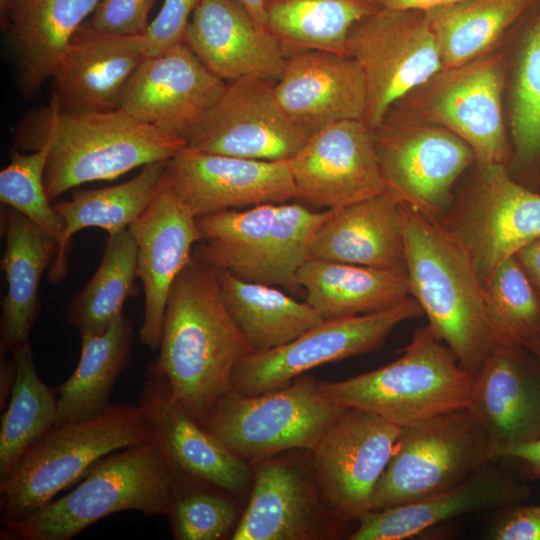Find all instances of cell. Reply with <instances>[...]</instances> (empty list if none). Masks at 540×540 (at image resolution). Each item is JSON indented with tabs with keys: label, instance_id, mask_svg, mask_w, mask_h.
I'll return each mask as SVG.
<instances>
[{
	"label": "cell",
	"instance_id": "obj_1",
	"mask_svg": "<svg viewBox=\"0 0 540 540\" xmlns=\"http://www.w3.org/2000/svg\"><path fill=\"white\" fill-rule=\"evenodd\" d=\"M159 348L151 364L201 424L232 391L237 363L252 353L223 302L217 270L193 254L171 287Z\"/></svg>",
	"mask_w": 540,
	"mask_h": 540
},
{
	"label": "cell",
	"instance_id": "obj_2",
	"mask_svg": "<svg viewBox=\"0 0 540 540\" xmlns=\"http://www.w3.org/2000/svg\"><path fill=\"white\" fill-rule=\"evenodd\" d=\"M48 148L44 184L50 200L82 184L112 180L146 164L166 161L186 140L138 120L123 109L73 113L48 106L19 123L13 147Z\"/></svg>",
	"mask_w": 540,
	"mask_h": 540
},
{
	"label": "cell",
	"instance_id": "obj_3",
	"mask_svg": "<svg viewBox=\"0 0 540 540\" xmlns=\"http://www.w3.org/2000/svg\"><path fill=\"white\" fill-rule=\"evenodd\" d=\"M401 223L410 296L436 336L476 375L495 343L471 258L439 220L402 203Z\"/></svg>",
	"mask_w": 540,
	"mask_h": 540
},
{
	"label": "cell",
	"instance_id": "obj_4",
	"mask_svg": "<svg viewBox=\"0 0 540 540\" xmlns=\"http://www.w3.org/2000/svg\"><path fill=\"white\" fill-rule=\"evenodd\" d=\"M173 472L157 435L93 464L67 494L16 521L1 522V539L70 540L106 516L135 510L169 517Z\"/></svg>",
	"mask_w": 540,
	"mask_h": 540
},
{
	"label": "cell",
	"instance_id": "obj_5",
	"mask_svg": "<svg viewBox=\"0 0 540 540\" xmlns=\"http://www.w3.org/2000/svg\"><path fill=\"white\" fill-rule=\"evenodd\" d=\"M402 352L383 367L318 387L344 408L370 412L401 428L468 407L475 375L428 324L414 332Z\"/></svg>",
	"mask_w": 540,
	"mask_h": 540
},
{
	"label": "cell",
	"instance_id": "obj_6",
	"mask_svg": "<svg viewBox=\"0 0 540 540\" xmlns=\"http://www.w3.org/2000/svg\"><path fill=\"white\" fill-rule=\"evenodd\" d=\"M333 211L285 202L202 216L196 218L202 240L193 255L242 280L298 292V271L310 258L317 229Z\"/></svg>",
	"mask_w": 540,
	"mask_h": 540
},
{
	"label": "cell",
	"instance_id": "obj_7",
	"mask_svg": "<svg viewBox=\"0 0 540 540\" xmlns=\"http://www.w3.org/2000/svg\"><path fill=\"white\" fill-rule=\"evenodd\" d=\"M153 436L141 407L122 403H111L93 419L54 426L0 480L1 522L36 512L104 456Z\"/></svg>",
	"mask_w": 540,
	"mask_h": 540
},
{
	"label": "cell",
	"instance_id": "obj_8",
	"mask_svg": "<svg viewBox=\"0 0 540 540\" xmlns=\"http://www.w3.org/2000/svg\"><path fill=\"white\" fill-rule=\"evenodd\" d=\"M506 68L503 53L495 51L442 68L390 109L451 131L471 147L478 165L509 167L512 147L503 112Z\"/></svg>",
	"mask_w": 540,
	"mask_h": 540
},
{
	"label": "cell",
	"instance_id": "obj_9",
	"mask_svg": "<svg viewBox=\"0 0 540 540\" xmlns=\"http://www.w3.org/2000/svg\"><path fill=\"white\" fill-rule=\"evenodd\" d=\"M346 409L325 397L313 377L302 375L256 396L232 390L202 425L236 457L256 463L289 449L312 451Z\"/></svg>",
	"mask_w": 540,
	"mask_h": 540
},
{
	"label": "cell",
	"instance_id": "obj_10",
	"mask_svg": "<svg viewBox=\"0 0 540 540\" xmlns=\"http://www.w3.org/2000/svg\"><path fill=\"white\" fill-rule=\"evenodd\" d=\"M490 451L485 431L467 408L402 428L375 489L372 511L457 486L492 461Z\"/></svg>",
	"mask_w": 540,
	"mask_h": 540
},
{
	"label": "cell",
	"instance_id": "obj_11",
	"mask_svg": "<svg viewBox=\"0 0 540 540\" xmlns=\"http://www.w3.org/2000/svg\"><path fill=\"white\" fill-rule=\"evenodd\" d=\"M476 166L439 222L466 250L484 285L499 265L540 238V192L506 165Z\"/></svg>",
	"mask_w": 540,
	"mask_h": 540
},
{
	"label": "cell",
	"instance_id": "obj_12",
	"mask_svg": "<svg viewBox=\"0 0 540 540\" xmlns=\"http://www.w3.org/2000/svg\"><path fill=\"white\" fill-rule=\"evenodd\" d=\"M367 90L364 122L378 127L389 109L443 68L427 11L379 9L359 20L346 41Z\"/></svg>",
	"mask_w": 540,
	"mask_h": 540
},
{
	"label": "cell",
	"instance_id": "obj_13",
	"mask_svg": "<svg viewBox=\"0 0 540 540\" xmlns=\"http://www.w3.org/2000/svg\"><path fill=\"white\" fill-rule=\"evenodd\" d=\"M372 133L386 191L440 220L453 203L455 183L476 164L471 147L444 127L392 109Z\"/></svg>",
	"mask_w": 540,
	"mask_h": 540
},
{
	"label": "cell",
	"instance_id": "obj_14",
	"mask_svg": "<svg viewBox=\"0 0 540 540\" xmlns=\"http://www.w3.org/2000/svg\"><path fill=\"white\" fill-rule=\"evenodd\" d=\"M422 315L410 296L383 311L324 320L281 347L244 356L234 368L232 390L256 396L283 388L320 365L379 349L400 323Z\"/></svg>",
	"mask_w": 540,
	"mask_h": 540
},
{
	"label": "cell",
	"instance_id": "obj_15",
	"mask_svg": "<svg viewBox=\"0 0 540 540\" xmlns=\"http://www.w3.org/2000/svg\"><path fill=\"white\" fill-rule=\"evenodd\" d=\"M401 427L370 412L347 408L311 451V472L327 512L340 522L372 511L377 484Z\"/></svg>",
	"mask_w": 540,
	"mask_h": 540
},
{
	"label": "cell",
	"instance_id": "obj_16",
	"mask_svg": "<svg viewBox=\"0 0 540 540\" xmlns=\"http://www.w3.org/2000/svg\"><path fill=\"white\" fill-rule=\"evenodd\" d=\"M275 81L243 77L227 82L186 137V146L253 160H290L310 134L294 124L279 106Z\"/></svg>",
	"mask_w": 540,
	"mask_h": 540
},
{
	"label": "cell",
	"instance_id": "obj_17",
	"mask_svg": "<svg viewBox=\"0 0 540 540\" xmlns=\"http://www.w3.org/2000/svg\"><path fill=\"white\" fill-rule=\"evenodd\" d=\"M165 178L195 218L297 198L288 160H253L184 146L167 160Z\"/></svg>",
	"mask_w": 540,
	"mask_h": 540
},
{
	"label": "cell",
	"instance_id": "obj_18",
	"mask_svg": "<svg viewBox=\"0 0 540 540\" xmlns=\"http://www.w3.org/2000/svg\"><path fill=\"white\" fill-rule=\"evenodd\" d=\"M289 165L297 198L340 208L386 190L372 130L364 120L333 122L310 135Z\"/></svg>",
	"mask_w": 540,
	"mask_h": 540
},
{
	"label": "cell",
	"instance_id": "obj_19",
	"mask_svg": "<svg viewBox=\"0 0 540 540\" xmlns=\"http://www.w3.org/2000/svg\"><path fill=\"white\" fill-rule=\"evenodd\" d=\"M137 250V271L144 291L143 345L159 348L171 287L202 240L196 218L178 199L164 174L146 210L128 227Z\"/></svg>",
	"mask_w": 540,
	"mask_h": 540
},
{
	"label": "cell",
	"instance_id": "obj_20",
	"mask_svg": "<svg viewBox=\"0 0 540 540\" xmlns=\"http://www.w3.org/2000/svg\"><path fill=\"white\" fill-rule=\"evenodd\" d=\"M226 83L182 43L144 58L126 86L121 109L186 140Z\"/></svg>",
	"mask_w": 540,
	"mask_h": 540
},
{
	"label": "cell",
	"instance_id": "obj_21",
	"mask_svg": "<svg viewBox=\"0 0 540 540\" xmlns=\"http://www.w3.org/2000/svg\"><path fill=\"white\" fill-rule=\"evenodd\" d=\"M274 93L291 121L310 135L340 120H364L367 90L358 62L349 55L301 50L286 55Z\"/></svg>",
	"mask_w": 540,
	"mask_h": 540
},
{
	"label": "cell",
	"instance_id": "obj_22",
	"mask_svg": "<svg viewBox=\"0 0 540 540\" xmlns=\"http://www.w3.org/2000/svg\"><path fill=\"white\" fill-rule=\"evenodd\" d=\"M145 57L142 35L106 34L83 23L51 78V100L73 113L120 109L126 86Z\"/></svg>",
	"mask_w": 540,
	"mask_h": 540
},
{
	"label": "cell",
	"instance_id": "obj_23",
	"mask_svg": "<svg viewBox=\"0 0 540 540\" xmlns=\"http://www.w3.org/2000/svg\"><path fill=\"white\" fill-rule=\"evenodd\" d=\"M527 352L522 346H495L475 375L467 409L489 439L490 457L497 449L540 438V361Z\"/></svg>",
	"mask_w": 540,
	"mask_h": 540
},
{
	"label": "cell",
	"instance_id": "obj_24",
	"mask_svg": "<svg viewBox=\"0 0 540 540\" xmlns=\"http://www.w3.org/2000/svg\"><path fill=\"white\" fill-rule=\"evenodd\" d=\"M138 405L179 471L219 490L239 493L252 470L236 457L174 397L166 377L152 364L146 371Z\"/></svg>",
	"mask_w": 540,
	"mask_h": 540
},
{
	"label": "cell",
	"instance_id": "obj_25",
	"mask_svg": "<svg viewBox=\"0 0 540 540\" xmlns=\"http://www.w3.org/2000/svg\"><path fill=\"white\" fill-rule=\"evenodd\" d=\"M184 43L225 82L243 77L277 80L286 58L280 42L237 0H201Z\"/></svg>",
	"mask_w": 540,
	"mask_h": 540
},
{
	"label": "cell",
	"instance_id": "obj_26",
	"mask_svg": "<svg viewBox=\"0 0 540 540\" xmlns=\"http://www.w3.org/2000/svg\"><path fill=\"white\" fill-rule=\"evenodd\" d=\"M254 464L251 497L231 539L311 540L321 536L325 516L331 515L321 502L311 467L307 470L274 457Z\"/></svg>",
	"mask_w": 540,
	"mask_h": 540
},
{
	"label": "cell",
	"instance_id": "obj_27",
	"mask_svg": "<svg viewBox=\"0 0 540 540\" xmlns=\"http://www.w3.org/2000/svg\"><path fill=\"white\" fill-rule=\"evenodd\" d=\"M485 463L457 486L414 502L370 511L350 540H403L465 514L504 509L527 500L529 488L494 464Z\"/></svg>",
	"mask_w": 540,
	"mask_h": 540
},
{
	"label": "cell",
	"instance_id": "obj_28",
	"mask_svg": "<svg viewBox=\"0 0 540 540\" xmlns=\"http://www.w3.org/2000/svg\"><path fill=\"white\" fill-rule=\"evenodd\" d=\"M310 258L406 274L401 202L385 190L334 209L313 237Z\"/></svg>",
	"mask_w": 540,
	"mask_h": 540
},
{
	"label": "cell",
	"instance_id": "obj_29",
	"mask_svg": "<svg viewBox=\"0 0 540 540\" xmlns=\"http://www.w3.org/2000/svg\"><path fill=\"white\" fill-rule=\"evenodd\" d=\"M1 236L5 240L2 269L7 293L2 300L0 353L29 343L40 310L39 284L57 257V241L19 211L1 206Z\"/></svg>",
	"mask_w": 540,
	"mask_h": 540
},
{
	"label": "cell",
	"instance_id": "obj_30",
	"mask_svg": "<svg viewBox=\"0 0 540 540\" xmlns=\"http://www.w3.org/2000/svg\"><path fill=\"white\" fill-rule=\"evenodd\" d=\"M100 0H13L6 28L20 91L35 96L52 78L77 30Z\"/></svg>",
	"mask_w": 540,
	"mask_h": 540
},
{
	"label": "cell",
	"instance_id": "obj_31",
	"mask_svg": "<svg viewBox=\"0 0 540 540\" xmlns=\"http://www.w3.org/2000/svg\"><path fill=\"white\" fill-rule=\"evenodd\" d=\"M297 280L324 320L374 313L410 297L407 274L309 258Z\"/></svg>",
	"mask_w": 540,
	"mask_h": 540
},
{
	"label": "cell",
	"instance_id": "obj_32",
	"mask_svg": "<svg viewBox=\"0 0 540 540\" xmlns=\"http://www.w3.org/2000/svg\"><path fill=\"white\" fill-rule=\"evenodd\" d=\"M510 35L514 43L507 83L510 164L524 177L540 178V0Z\"/></svg>",
	"mask_w": 540,
	"mask_h": 540
},
{
	"label": "cell",
	"instance_id": "obj_33",
	"mask_svg": "<svg viewBox=\"0 0 540 540\" xmlns=\"http://www.w3.org/2000/svg\"><path fill=\"white\" fill-rule=\"evenodd\" d=\"M81 353L70 377L58 387L55 426L81 422L101 415L132 357L134 329L123 316L101 334L81 336Z\"/></svg>",
	"mask_w": 540,
	"mask_h": 540
},
{
	"label": "cell",
	"instance_id": "obj_34",
	"mask_svg": "<svg viewBox=\"0 0 540 540\" xmlns=\"http://www.w3.org/2000/svg\"><path fill=\"white\" fill-rule=\"evenodd\" d=\"M223 302L252 352L281 347L324 321L307 302L276 286L242 280L217 270Z\"/></svg>",
	"mask_w": 540,
	"mask_h": 540
},
{
	"label": "cell",
	"instance_id": "obj_35",
	"mask_svg": "<svg viewBox=\"0 0 540 540\" xmlns=\"http://www.w3.org/2000/svg\"><path fill=\"white\" fill-rule=\"evenodd\" d=\"M379 9L374 0H267L266 28L285 55L301 50L347 55L351 28Z\"/></svg>",
	"mask_w": 540,
	"mask_h": 540
},
{
	"label": "cell",
	"instance_id": "obj_36",
	"mask_svg": "<svg viewBox=\"0 0 540 540\" xmlns=\"http://www.w3.org/2000/svg\"><path fill=\"white\" fill-rule=\"evenodd\" d=\"M536 0H463L427 11L443 68L495 51Z\"/></svg>",
	"mask_w": 540,
	"mask_h": 540
},
{
	"label": "cell",
	"instance_id": "obj_37",
	"mask_svg": "<svg viewBox=\"0 0 540 540\" xmlns=\"http://www.w3.org/2000/svg\"><path fill=\"white\" fill-rule=\"evenodd\" d=\"M137 250L128 229L108 235L101 262L70 300L66 321L79 332L101 334L120 320L126 300L136 293Z\"/></svg>",
	"mask_w": 540,
	"mask_h": 540
},
{
	"label": "cell",
	"instance_id": "obj_38",
	"mask_svg": "<svg viewBox=\"0 0 540 540\" xmlns=\"http://www.w3.org/2000/svg\"><path fill=\"white\" fill-rule=\"evenodd\" d=\"M166 161L146 164L127 182L89 190H74L69 200L53 204L65 226V243L88 227H98L108 235L117 234L134 222L149 206L165 174Z\"/></svg>",
	"mask_w": 540,
	"mask_h": 540
},
{
	"label": "cell",
	"instance_id": "obj_39",
	"mask_svg": "<svg viewBox=\"0 0 540 540\" xmlns=\"http://www.w3.org/2000/svg\"><path fill=\"white\" fill-rule=\"evenodd\" d=\"M17 377L1 415L0 480L7 477L21 457L56 424L57 399L39 377L31 343L12 352Z\"/></svg>",
	"mask_w": 540,
	"mask_h": 540
},
{
	"label": "cell",
	"instance_id": "obj_40",
	"mask_svg": "<svg viewBox=\"0 0 540 540\" xmlns=\"http://www.w3.org/2000/svg\"><path fill=\"white\" fill-rule=\"evenodd\" d=\"M484 299L495 346L540 341V294L515 256L486 281Z\"/></svg>",
	"mask_w": 540,
	"mask_h": 540
},
{
	"label": "cell",
	"instance_id": "obj_41",
	"mask_svg": "<svg viewBox=\"0 0 540 540\" xmlns=\"http://www.w3.org/2000/svg\"><path fill=\"white\" fill-rule=\"evenodd\" d=\"M48 148L25 153L13 148L9 164L0 172L1 203L19 211L58 243L57 257L48 269L50 283L61 282L68 272L65 226L47 195L44 172Z\"/></svg>",
	"mask_w": 540,
	"mask_h": 540
},
{
	"label": "cell",
	"instance_id": "obj_42",
	"mask_svg": "<svg viewBox=\"0 0 540 540\" xmlns=\"http://www.w3.org/2000/svg\"><path fill=\"white\" fill-rule=\"evenodd\" d=\"M172 466V465H171ZM173 504L169 515L173 537L178 540L223 538L237 516L236 504L209 490L189 489L186 474L172 466Z\"/></svg>",
	"mask_w": 540,
	"mask_h": 540
},
{
	"label": "cell",
	"instance_id": "obj_43",
	"mask_svg": "<svg viewBox=\"0 0 540 540\" xmlns=\"http://www.w3.org/2000/svg\"><path fill=\"white\" fill-rule=\"evenodd\" d=\"M201 0H165L142 35L146 57L156 56L184 43L192 15Z\"/></svg>",
	"mask_w": 540,
	"mask_h": 540
},
{
	"label": "cell",
	"instance_id": "obj_44",
	"mask_svg": "<svg viewBox=\"0 0 540 540\" xmlns=\"http://www.w3.org/2000/svg\"><path fill=\"white\" fill-rule=\"evenodd\" d=\"M157 0H100L86 22L96 31L120 36L143 35Z\"/></svg>",
	"mask_w": 540,
	"mask_h": 540
},
{
	"label": "cell",
	"instance_id": "obj_45",
	"mask_svg": "<svg viewBox=\"0 0 540 540\" xmlns=\"http://www.w3.org/2000/svg\"><path fill=\"white\" fill-rule=\"evenodd\" d=\"M494 540H540V505L504 508L488 533Z\"/></svg>",
	"mask_w": 540,
	"mask_h": 540
},
{
	"label": "cell",
	"instance_id": "obj_46",
	"mask_svg": "<svg viewBox=\"0 0 540 540\" xmlns=\"http://www.w3.org/2000/svg\"><path fill=\"white\" fill-rule=\"evenodd\" d=\"M517 458L528 466L530 473L540 478V438L523 443H517L497 449L491 454L492 460L499 458Z\"/></svg>",
	"mask_w": 540,
	"mask_h": 540
},
{
	"label": "cell",
	"instance_id": "obj_47",
	"mask_svg": "<svg viewBox=\"0 0 540 540\" xmlns=\"http://www.w3.org/2000/svg\"><path fill=\"white\" fill-rule=\"evenodd\" d=\"M540 294V238L515 255Z\"/></svg>",
	"mask_w": 540,
	"mask_h": 540
},
{
	"label": "cell",
	"instance_id": "obj_48",
	"mask_svg": "<svg viewBox=\"0 0 540 540\" xmlns=\"http://www.w3.org/2000/svg\"><path fill=\"white\" fill-rule=\"evenodd\" d=\"M17 377L14 358L0 353V410L6 407Z\"/></svg>",
	"mask_w": 540,
	"mask_h": 540
},
{
	"label": "cell",
	"instance_id": "obj_49",
	"mask_svg": "<svg viewBox=\"0 0 540 540\" xmlns=\"http://www.w3.org/2000/svg\"><path fill=\"white\" fill-rule=\"evenodd\" d=\"M380 8L390 10L415 9L429 11L463 0H374Z\"/></svg>",
	"mask_w": 540,
	"mask_h": 540
},
{
	"label": "cell",
	"instance_id": "obj_50",
	"mask_svg": "<svg viewBox=\"0 0 540 540\" xmlns=\"http://www.w3.org/2000/svg\"><path fill=\"white\" fill-rule=\"evenodd\" d=\"M258 25L266 28L265 6L267 0H237Z\"/></svg>",
	"mask_w": 540,
	"mask_h": 540
},
{
	"label": "cell",
	"instance_id": "obj_51",
	"mask_svg": "<svg viewBox=\"0 0 540 540\" xmlns=\"http://www.w3.org/2000/svg\"><path fill=\"white\" fill-rule=\"evenodd\" d=\"M13 0H0V21L1 27L6 28L7 17Z\"/></svg>",
	"mask_w": 540,
	"mask_h": 540
},
{
	"label": "cell",
	"instance_id": "obj_52",
	"mask_svg": "<svg viewBox=\"0 0 540 540\" xmlns=\"http://www.w3.org/2000/svg\"><path fill=\"white\" fill-rule=\"evenodd\" d=\"M526 348L540 361V341L532 343Z\"/></svg>",
	"mask_w": 540,
	"mask_h": 540
}]
</instances>
